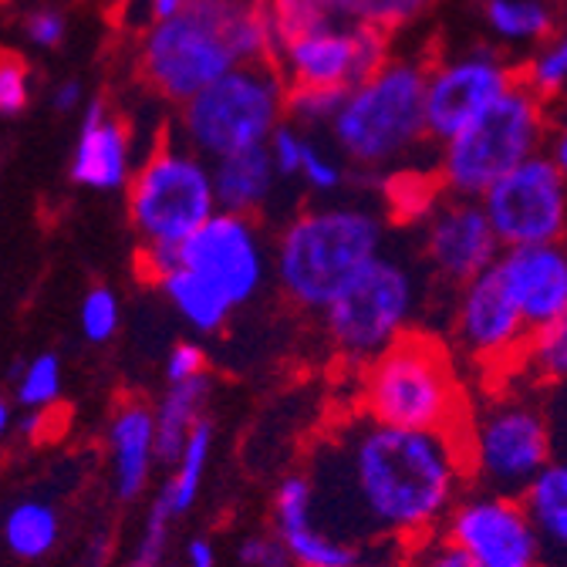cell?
I'll use <instances>...</instances> for the list:
<instances>
[{
  "label": "cell",
  "mask_w": 567,
  "mask_h": 567,
  "mask_svg": "<svg viewBox=\"0 0 567 567\" xmlns=\"http://www.w3.org/2000/svg\"><path fill=\"white\" fill-rule=\"evenodd\" d=\"M305 470L318 524L385 567H402L419 540L436 537L470 489L460 436L395 430L359 412L321 436Z\"/></svg>",
  "instance_id": "cell-1"
},
{
  "label": "cell",
  "mask_w": 567,
  "mask_h": 567,
  "mask_svg": "<svg viewBox=\"0 0 567 567\" xmlns=\"http://www.w3.org/2000/svg\"><path fill=\"white\" fill-rule=\"evenodd\" d=\"M385 213L369 199H328L295 213L270 250L280 295L298 311L321 315L385 250Z\"/></svg>",
  "instance_id": "cell-2"
},
{
  "label": "cell",
  "mask_w": 567,
  "mask_h": 567,
  "mask_svg": "<svg viewBox=\"0 0 567 567\" xmlns=\"http://www.w3.org/2000/svg\"><path fill=\"white\" fill-rule=\"evenodd\" d=\"M351 412L395 430L460 436L470 395L450 344L433 331L415 328L354 372Z\"/></svg>",
  "instance_id": "cell-3"
},
{
  "label": "cell",
  "mask_w": 567,
  "mask_h": 567,
  "mask_svg": "<svg viewBox=\"0 0 567 567\" xmlns=\"http://www.w3.org/2000/svg\"><path fill=\"white\" fill-rule=\"evenodd\" d=\"M425 75L419 58H389L372 79L344 92V102L328 128L331 150L351 173L392 176L425 146Z\"/></svg>",
  "instance_id": "cell-4"
},
{
  "label": "cell",
  "mask_w": 567,
  "mask_h": 567,
  "mask_svg": "<svg viewBox=\"0 0 567 567\" xmlns=\"http://www.w3.org/2000/svg\"><path fill=\"white\" fill-rule=\"evenodd\" d=\"M470 486L520 496L540 470L560 453L554 412L534 389L496 379L476 402L460 430Z\"/></svg>",
  "instance_id": "cell-5"
},
{
  "label": "cell",
  "mask_w": 567,
  "mask_h": 567,
  "mask_svg": "<svg viewBox=\"0 0 567 567\" xmlns=\"http://www.w3.org/2000/svg\"><path fill=\"white\" fill-rule=\"evenodd\" d=\"M425 284L430 280L422 267L389 247L354 274L348 288L318 315L338 362L359 372L412 334L425 305Z\"/></svg>",
  "instance_id": "cell-6"
},
{
  "label": "cell",
  "mask_w": 567,
  "mask_h": 567,
  "mask_svg": "<svg viewBox=\"0 0 567 567\" xmlns=\"http://www.w3.org/2000/svg\"><path fill=\"white\" fill-rule=\"evenodd\" d=\"M547 99L524 79L496 99L480 118L440 146L436 183L450 196L480 199L496 179L514 173L547 146Z\"/></svg>",
  "instance_id": "cell-7"
},
{
  "label": "cell",
  "mask_w": 567,
  "mask_h": 567,
  "mask_svg": "<svg viewBox=\"0 0 567 567\" xmlns=\"http://www.w3.org/2000/svg\"><path fill=\"white\" fill-rule=\"evenodd\" d=\"M257 0H189L186 11L156 21L142 34L138 68L159 95L186 105L240 61L230 51V28Z\"/></svg>",
  "instance_id": "cell-8"
},
{
  "label": "cell",
  "mask_w": 567,
  "mask_h": 567,
  "mask_svg": "<svg viewBox=\"0 0 567 567\" xmlns=\"http://www.w3.org/2000/svg\"><path fill=\"white\" fill-rule=\"evenodd\" d=\"M284 105H288V85L274 61L237 64L183 105V138L196 156L217 163L267 146L288 118Z\"/></svg>",
  "instance_id": "cell-9"
},
{
  "label": "cell",
  "mask_w": 567,
  "mask_h": 567,
  "mask_svg": "<svg viewBox=\"0 0 567 567\" xmlns=\"http://www.w3.org/2000/svg\"><path fill=\"white\" fill-rule=\"evenodd\" d=\"M217 209L213 166L189 146H159L128 189V217L142 247L179 250Z\"/></svg>",
  "instance_id": "cell-10"
},
{
  "label": "cell",
  "mask_w": 567,
  "mask_h": 567,
  "mask_svg": "<svg viewBox=\"0 0 567 567\" xmlns=\"http://www.w3.org/2000/svg\"><path fill=\"white\" fill-rule=\"evenodd\" d=\"M443 341L460 365H470L489 382L514 375L530 341V328L524 324V315L496 264L450 295Z\"/></svg>",
  "instance_id": "cell-11"
},
{
  "label": "cell",
  "mask_w": 567,
  "mask_h": 567,
  "mask_svg": "<svg viewBox=\"0 0 567 567\" xmlns=\"http://www.w3.org/2000/svg\"><path fill=\"white\" fill-rule=\"evenodd\" d=\"M392 34L372 24H315L284 34L274 64L288 89H354L392 58Z\"/></svg>",
  "instance_id": "cell-12"
},
{
  "label": "cell",
  "mask_w": 567,
  "mask_h": 567,
  "mask_svg": "<svg viewBox=\"0 0 567 567\" xmlns=\"http://www.w3.org/2000/svg\"><path fill=\"white\" fill-rule=\"evenodd\" d=\"M480 206L504 250L560 244L567 230V176L540 153L496 179L480 196Z\"/></svg>",
  "instance_id": "cell-13"
},
{
  "label": "cell",
  "mask_w": 567,
  "mask_h": 567,
  "mask_svg": "<svg viewBox=\"0 0 567 567\" xmlns=\"http://www.w3.org/2000/svg\"><path fill=\"white\" fill-rule=\"evenodd\" d=\"M476 567H547L520 496L470 486L440 530Z\"/></svg>",
  "instance_id": "cell-14"
},
{
  "label": "cell",
  "mask_w": 567,
  "mask_h": 567,
  "mask_svg": "<svg viewBox=\"0 0 567 567\" xmlns=\"http://www.w3.org/2000/svg\"><path fill=\"white\" fill-rule=\"evenodd\" d=\"M419 220H422L419 227L422 274L443 295L463 288L466 280L493 267L504 254L480 199L440 193Z\"/></svg>",
  "instance_id": "cell-15"
},
{
  "label": "cell",
  "mask_w": 567,
  "mask_h": 567,
  "mask_svg": "<svg viewBox=\"0 0 567 567\" xmlns=\"http://www.w3.org/2000/svg\"><path fill=\"white\" fill-rule=\"evenodd\" d=\"M520 82L514 68L496 48H466L430 64L425 75V128L433 142L453 138L473 118H480L507 89Z\"/></svg>",
  "instance_id": "cell-16"
},
{
  "label": "cell",
  "mask_w": 567,
  "mask_h": 567,
  "mask_svg": "<svg viewBox=\"0 0 567 567\" xmlns=\"http://www.w3.org/2000/svg\"><path fill=\"white\" fill-rule=\"evenodd\" d=\"M176 267L206 277L234 308H244L267 284L270 254L250 217L217 209L186 244H179Z\"/></svg>",
  "instance_id": "cell-17"
},
{
  "label": "cell",
  "mask_w": 567,
  "mask_h": 567,
  "mask_svg": "<svg viewBox=\"0 0 567 567\" xmlns=\"http://www.w3.org/2000/svg\"><path fill=\"white\" fill-rule=\"evenodd\" d=\"M274 534L298 567H385L372 550L351 544L315 517V483L308 470H291L274 489Z\"/></svg>",
  "instance_id": "cell-18"
},
{
  "label": "cell",
  "mask_w": 567,
  "mask_h": 567,
  "mask_svg": "<svg viewBox=\"0 0 567 567\" xmlns=\"http://www.w3.org/2000/svg\"><path fill=\"white\" fill-rule=\"evenodd\" d=\"M496 267H501L530 334L567 318V247L564 244L511 247L501 254Z\"/></svg>",
  "instance_id": "cell-19"
},
{
  "label": "cell",
  "mask_w": 567,
  "mask_h": 567,
  "mask_svg": "<svg viewBox=\"0 0 567 567\" xmlns=\"http://www.w3.org/2000/svg\"><path fill=\"white\" fill-rule=\"evenodd\" d=\"M109 456H112V489L118 501H135L150 486L156 453V415L146 399H125L109 419Z\"/></svg>",
  "instance_id": "cell-20"
},
{
  "label": "cell",
  "mask_w": 567,
  "mask_h": 567,
  "mask_svg": "<svg viewBox=\"0 0 567 567\" xmlns=\"http://www.w3.org/2000/svg\"><path fill=\"white\" fill-rule=\"evenodd\" d=\"M430 4L433 0H267L280 38L315 24H372L392 34Z\"/></svg>",
  "instance_id": "cell-21"
},
{
  "label": "cell",
  "mask_w": 567,
  "mask_h": 567,
  "mask_svg": "<svg viewBox=\"0 0 567 567\" xmlns=\"http://www.w3.org/2000/svg\"><path fill=\"white\" fill-rule=\"evenodd\" d=\"M71 179L89 189H122L128 183V135L102 99H92L82 118V135L71 156Z\"/></svg>",
  "instance_id": "cell-22"
},
{
  "label": "cell",
  "mask_w": 567,
  "mask_h": 567,
  "mask_svg": "<svg viewBox=\"0 0 567 567\" xmlns=\"http://www.w3.org/2000/svg\"><path fill=\"white\" fill-rule=\"evenodd\" d=\"M277 169L267 146L227 156L213 163V189H217V206L237 217H257L277 193Z\"/></svg>",
  "instance_id": "cell-23"
},
{
  "label": "cell",
  "mask_w": 567,
  "mask_h": 567,
  "mask_svg": "<svg viewBox=\"0 0 567 567\" xmlns=\"http://www.w3.org/2000/svg\"><path fill=\"white\" fill-rule=\"evenodd\" d=\"M547 567H567V453H557L520 493Z\"/></svg>",
  "instance_id": "cell-24"
},
{
  "label": "cell",
  "mask_w": 567,
  "mask_h": 567,
  "mask_svg": "<svg viewBox=\"0 0 567 567\" xmlns=\"http://www.w3.org/2000/svg\"><path fill=\"white\" fill-rule=\"evenodd\" d=\"M209 395H213V379L209 372L199 375V379H189V382H169L166 392L159 395V402L153 405V415H156V453H159V463L173 466L196 425L206 419V405H209Z\"/></svg>",
  "instance_id": "cell-25"
},
{
  "label": "cell",
  "mask_w": 567,
  "mask_h": 567,
  "mask_svg": "<svg viewBox=\"0 0 567 567\" xmlns=\"http://www.w3.org/2000/svg\"><path fill=\"white\" fill-rule=\"evenodd\" d=\"M159 291L166 295V301L176 308V315L196 331V334H217L227 328V321L234 318V305L213 288V284L186 267H173L163 280Z\"/></svg>",
  "instance_id": "cell-26"
},
{
  "label": "cell",
  "mask_w": 567,
  "mask_h": 567,
  "mask_svg": "<svg viewBox=\"0 0 567 567\" xmlns=\"http://www.w3.org/2000/svg\"><path fill=\"white\" fill-rule=\"evenodd\" d=\"M483 21L507 48L544 44L557 34V11L550 0H483Z\"/></svg>",
  "instance_id": "cell-27"
},
{
  "label": "cell",
  "mask_w": 567,
  "mask_h": 567,
  "mask_svg": "<svg viewBox=\"0 0 567 567\" xmlns=\"http://www.w3.org/2000/svg\"><path fill=\"white\" fill-rule=\"evenodd\" d=\"M209 456H213V422L203 419V422L196 425V430H193V436H189L183 456L169 466L173 473H169V480H166L163 489H159V496L166 501V507H169V514H173L176 524H179V520L196 507V501H199V489H203V480H206Z\"/></svg>",
  "instance_id": "cell-28"
},
{
  "label": "cell",
  "mask_w": 567,
  "mask_h": 567,
  "mask_svg": "<svg viewBox=\"0 0 567 567\" xmlns=\"http://www.w3.org/2000/svg\"><path fill=\"white\" fill-rule=\"evenodd\" d=\"M61 537V517L48 501H21L4 517V544L21 560H38L54 550Z\"/></svg>",
  "instance_id": "cell-29"
},
{
  "label": "cell",
  "mask_w": 567,
  "mask_h": 567,
  "mask_svg": "<svg viewBox=\"0 0 567 567\" xmlns=\"http://www.w3.org/2000/svg\"><path fill=\"white\" fill-rule=\"evenodd\" d=\"M514 372L527 379V385H567V318L530 334Z\"/></svg>",
  "instance_id": "cell-30"
},
{
  "label": "cell",
  "mask_w": 567,
  "mask_h": 567,
  "mask_svg": "<svg viewBox=\"0 0 567 567\" xmlns=\"http://www.w3.org/2000/svg\"><path fill=\"white\" fill-rule=\"evenodd\" d=\"M14 395L28 412L51 409L61 399V359L51 351L38 354L31 362L14 365Z\"/></svg>",
  "instance_id": "cell-31"
},
{
  "label": "cell",
  "mask_w": 567,
  "mask_h": 567,
  "mask_svg": "<svg viewBox=\"0 0 567 567\" xmlns=\"http://www.w3.org/2000/svg\"><path fill=\"white\" fill-rule=\"evenodd\" d=\"M520 79L544 99L567 92V28L534 48V54L520 68Z\"/></svg>",
  "instance_id": "cell-32"
},
{
  "label": "cell",
  "mask_w": 567,
  "mask_h": 567,
  "mask_svg": "<svg viewBox=\"0 0 567 567\" xmlns=\"http://www.w3.org/2000/svg\"><path fill=\"white\" fill-rule=\"evenodd\" d=\"M344 102V92L341 89H288V122L298 125L301 132H321V128H331L338 109Z\"/></svg>",
  "instance_id": "cell-33"
},
{
  "label": "cell",
  "mask_w": 567,
  "mask_h": 567,
  "mask_svg": "<svg viewBox=\"0 0 567 567\" xmlns=\"http://www.w3.org/2000/svg\"><path fill=\"white\" fill-rule=\"evenodd\" d=\"M311 193L318 196H338L344 186H348V163L328 150V146H318V142L311 138L308 142V153H305V166H301V176H298Z\"/></svg>",
  "instance_id": "cell-34"
},
{
  "label": "cell",
  "mask_w": 567,
  "mask_h": 567,
  "mask_svg": "<svg viewBox=\"0 0 567 567\" xmlns=\"http://www.w3.org/2000/svg\"><path fill=\"white\" fill-rule=\"evenodd\" d=\"M79 321H82V334L92 344H105L109 338H115V331L122 324V308H118L115 291L112 288H92L82 301Z\"/></svg>",
  "instance_id": "cell-35"
},
{
  "label": "cell",
  "mask_w": 567,
  "mask_h": 567,
  "mask_svg": "<svg viewBox=\"0 0 567 567\" xmlns=\"http://www.w3.org/2000/svg\"><path fill=\"white\" fill-rule=\"evenodd\" d=\"M308 142H311V135L301 132V128L291 125V122H284V125L270 135L267 150H270V159H274V169H277L280 179H298V176H301Z\"/></svg>",
  "instance_id": "cell-36"
},
{
  "label": "cell",
  "mask_w": 567,
  "mask_h": 567,
  "mask_svg": "<svg viewBox=\"0 0 567 567\" xmlns=\"http://www.w3.org/2000/svg\"><path fill=\"white\" fill-rule=\"evenodd\" d=\"M237 560L240 567H298L291 550L274 530H254L237 544Z\"/></svg>",
  "instance_id": "cell-37"
},
{
  "label": "cell",
  "mask_w": 567,
  "mask_h": 567,
  "mask_svg": "<svg viewBox=\"0 0 567 567\" xmlns=\"http://www.w3.org/2000/svg\"><path fill=\"white\" fill-rule=\"evenodd\" d=\"M28 105V64L14 51H0V115H18Z\"/></svg>",
  "instance_id": "cell-38"
},
{
  "label": "cell",
  "mask_w": 567,
  "mask_h": 567,
  "mask_svg": "<svg viewBox=\"0 0 567 567\" xmlns=\"http://www.w3.org/2000/svg\"><path fill=\"white\" fill-rule=\"evenodd\" d=\"M402 567H476V564L466 554H460L443 534H436V537L419 540L409 550V557H405Z\"/></svg>",
  "instance_id": "cell-39"
},
{
  "label": "cell",
  "mask_w": 567,
  "mask_h": 567,
  "mask_svg": "<svg viewBox=\"0 0 567 567\" xmlns=\"http://www.w3.org/2000/svg\"><path fill=\"white\" fill-rule=\"evenodd\" d=\"M209 372L206 348L199 341H176L166 354V382H189Z\"/></svg>",
  "instance_id": "cell-40"
},
{
  "label": "cell",
  "mask_w": 567,
  "mask_h": 567,
  "mask_svg": "<svg viewBox=\"0 0 567 567\" xmlns=\"http://www.w3.org/2000/svg\"><path fill=\"white\" fill-rule=\"evenodd\" d=\"M24 34L38 48H54L64 38V18L54 8H38L24 18Z\"/></svg>",
  "instance_id": "cell-41"
},
{
  "label": "cell",
  "mask_w": 567,
  "mask_h": 567,
  "mask_svg": "<svg viewBox=\"0 0 567 567\" xmlns=\"http://www.w3.org/2000/svg\"><path fill=\"white\" fill-rule=\"evenodd\" d=\"M183 557H186V567H217V560H220L209 537H189Z\"/></svg>",
  "instance_id": "cell-42"
},
{
  "label": "cell",
  "mask_w": 567,
  "mask_h": 567,
  "mask_svg": "<svg viewBox=\"0 0 567 567\" xmlns=\"http://www.w3.org/2000/svg\"><path fill=\"white\" fill-rule=\"evenodd\" d=\"M82 105V82L75 79H68L54 89V109L58 112H71V109H79Z\"/></svg>",
  "instance_id": "cell-43"
},
{
  "label": "cell",
  "mask_w": 567,
  "mask_h": 567,
  "mask_svg": "<svg viewBox=\"0 0 567 567\" xmlns=\"http://www.w3.org/2000/svg\"><path fill=\"white\" fill-rule=\"evenodd\" d=\"M186 4H189V0H150L153 24H156V21H169V18H176V14H183V11H186Z\"/></svg>",
  "instance_id": "cell-44"
},
{
  "label": "cell",
  "mask_w": 567,
  "mask_h": 567,
  "mask_svg": "<svg viewBox=\"0 0 567 567\" xmlns=\"http://www.w3.org/2000/svg\"><path fill=\"white\" fill-rule=\"evenodd\" d=\"M550 159H554V166L567 176V122L554 132V138H550V153H547Z\"/></svg>",
  "instance_id": "cell-45"
},
{
  "label": "cell",
  "mask_w": 567,
  "mask_h": 567,
  "mask_svg": "<svg viewBox=\"0 0 567 567\" xmlns=\"http://www.w3.org/2000/svg\"><path fill=\"white\" fill-rule=\"evenodd\" d=\"M557 409H550L554 412V425H557V430L564 433V440H567V385L560 389V395H557Z\"/></svg>",
  "instance_id": "cell-46"
},
{
  "label": "cell",
  "mask_w": 567,
  "mask_h": 567,
  "mask_svg": "<svg viewBox=\"0 0 567 567\" xmlns=\"http://www.w3.org/2000/svg\"><path fill=\"white\" fill-rule=\"evenodd\" d=\"M11 425H14V409L8 399H0V440L11 433Z\"/></svg>",
  "instance_id": "cell-47"
},
{
  "label": "cell",
  "mask_w": 567,
  "mask_h": 567,
  "mask_svg": "<svg viewBox=\"0 0 567 567\" xmlns=\"http://www.w3.org/2000/svg\"><path fill=\"white\" fill-rule=\"evenodd\" d=\"M257 4H267V0H257Z\"/></svg>",
  "instance_id": "cell-48"
}]
</instances>
